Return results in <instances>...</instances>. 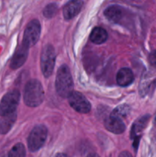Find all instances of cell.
Returning <instances> with one entry per match:
<instances>
[{"instance_id":"obj_1","label":"cell","mask_w":156,"mask_h":157,"mask_svg":"<svg viewBox=\"0 0 156 157\" xmlns=\"http://www.w3.org/2000/svg\"><path fill=\"white\" fill-rule=\"evenodd\" d=\"M44 92L39 81L32 79L26 84L24 90V101L28 107H35L43 102Z\"/></svg>"},{"instance_id":"obj_2","label":"cell","mask_w":156,"mask_h":157,"mask_svg":"<svg viewBox=\"0 0 156 157\" xmlns=\"http://www.w3.org/2000/svg\"><path fill=\"white\" fill-rule=\"evenodd\" d=\"M55 87L58 95L62 98H68L69 95L73 92V78L67 65L64 64L58 69L56 75Z\"/></svg>"},{"instance_id":"obj_3","label":"cell","mask_w":156,"mask_h":157,"mask_svg":"<svg viewBox=\"0 0 156 157\" xmlns=\"http://www.w3.org/2000/svg\"><path fill=\"white\" fill-rule=\"evenodd\" d=\"M55 59L56 55L54 47L51 44H46L41 54V69L45 78H49L53 73Z\"/></svg>"},{"instance_id":"obj_4","label":"cell","mask_w":156,"mask_h":157,"mask_svg":"<svg viewBox=\"0 0 156 157\" xmlns=\"http://www.w3.org/2000/svg\"><path fill=\"white\" fill-rule=\"evenodd\" d=\"M47 136V130L44 125H37L32 129L28 138V147L30 151H38L43 147Z\"/></svg>"},{"instance_id":"obj_5","label":"cell","mask_w":156,"mask_h":157,"mask_svg":"<svg viewBox=\"0 0 156 157\" xmlns=\"http://www.w3.org/2000/svg\"><path fill=\"white\" fill-rule=\"evenodd\" d=\"M20 93L13 90L6 94L0 101V116L9 114L16 111V107L19 103Z\"/></svg>"},{"instance_id":"obj_6","label":"cell","mask_w":156,"mask_h":157,"mask_svg":"<svg viewBox=\"0 0 156 157\" xmlns=\"http://www.w3.org/2000/svg\"><path fill=\"white\" fill-rule=\"evenodd\" d=\"M41 35V25L38 20H32L28 24L23 36V44L30 48L35 45L39 40Z\"/></svg>"},{"instance_id":"obj_7","label":"cell","mask_w":156,"mask_h":157,"mask_svg":"<svg viewBox=\"0 0 156 157\" xmlns=\"http://www.w3.org/2000/svg\"><path fill=\"white\" fill-rule=\"evenodd\" d=\"M67 98L70 107L76 111L80 113H87L90 110L91 105L90 102L80 92L73 91Z\"/></svg>"},{"instance_id":"obj_8","label":"cell","mask_w":156,"mask_h":157,"mask_svg":"<svg viewBox=\"0 0 156 157\" xmlns=\"http://www.w3.org/2000/svg\"><path fill=\"white\" fill-rule=\"evenodd\" d=\"M28 48H29L23 43L17 48L11 60V68L18 69L24 64L28 55Z\"/></svg>"},{"instance_id":"obj_9","label":"cell","mask_w":156,"mask_h":157,"mask_svg":"<svg viewBox=\"0 0 156 157\" xmlns=\"http://www.w3.org/2000/svg\"><path fill=\"white\" fill-rule=\"evenodd\" d=\"M105 127L107 130L113 133L120 134L122 133L125 130V125L122 120L115 117L110 116L105 120Z\"/></svg>"},{"instance_id":"obj_10","label":"cell","mask_w":156,"mask_h":157,"mask_svg":"<svg viewBox=\"0 0 156 157\" xmlns=\"http://www.w3.org/2000/svg\"><path fill=\"white\" fill-rule=\"evenodd\" d=\"M83 1L68 2L63 8V15L65 19H71L76 16L82 9Z\"/></svg>"},{"instance_id":"obj_11","label":"cell","mask_w":156,"mask_h":157,"mask_svg":"<svg viewBox=\"0 0 156 157\" xmlns=\"http://www.w3.org/2000/svg\"><path fill=\"white\" fill-rule=\"evenodd\" d=\"M134 81V75L131 69L123 67L118 71L116 75V82L121 87L130 85Z\"/></svg>"},{"instance_id":"obj_12","label":"cell","mask_w":156,"mask_h":157,"mask_svg":"<svg viewBox=\"0 0 156 157\" xmlns=\"http://www.w3.org/2000/svg\"><path fill=\"white\" fill-rule=\"evenodd\" d=\"M17 119V112L15 111L9 114L5 115L0 118V133L6 134L13 127Z\"/></svg>"},{"instance_id":"obj_13","label":"cell","mask_w":156,"mask_h":157,"mask_svg":"<svg viewBox=\"0 0 156 157\" xmlns=\"http://www.w3.org/2000/svg\"><path fill=\"white\" fill-rule=\"evenodd\" d=\"M90 41L95 44H100L105 42L108 38V34L105 29L100 27H96L93 29L90 35Z\"/></svg>"},{"instance_id":"obj_14","label":"cell","mask_w":156,"mask_h":157,"mask_svg":"<svg viewBox=\"0 0 156 157\" xmlns=\"http://www.w3.org/2000/svg\"><path fill=\"white\" fill-rule=\"evenodd\" d=\"M104 15L110 21L113 22H119L122 15V9L117 6H112L104 11Z\"/></svg>"},{"instance_id":"obj_15","label":"cell","mask_w":156,"mask_h":157,"mask_svg":"<svg viewBox=\"0 0 156 157\" xmlns=\"http://www.w3.org/2000/svg\"><path fill=\"white\" fill-rule=\"evenodd\" d=\"M148 120H149V115H146V116H143L142 118L138 120L134 125L132 127L131 130V137L133 139H136V136H138L139 133H140L142 130H144L147 125Z\"/></svg>"},{"instance_id":"obj_16","label":"cell","mask_w":156,"mask_h":157,"mask_svg":"<svg viewBox=\"0 0 156 157\" xmlns=\"http://www.w3.org/2000/svg\"><path fill=\"white\" fill-rule=\"evenodd\" d=\"M26 151L22 144H17L9 151L7 157H25Z\"/></svg>"},{"instance_id":"obj_17","label":"cell","mask_w":156,"mask_h":157,"mask_svg":"<svg viewBox=\"0 0 156 157\" xmlns=\"http://www.w3.org/2000/svg\"><path fill=\"white\" fill-rule=\"evenodd\" d=\"M128 112H129V107H128V106L123 104V105L119 106V107H116L115 110H113L111 114H110V116L115 117H117L122 120L124 117H125L128 115Z\"/></svg>"},{"instance_id":"obj_18","label":"cell","mask_w":156,"mask_h":157,"mask_svg":"<svg viewBox=\"0 0 156 157\" xmlns=\"http://www.w3.org/2000/svg\"><path fill=\"white\" fill-rule=\"evenodd\" d=\"M58 12V6L55 3H50L46 6L43 11V14L47 18H51L54 16Z\"/></svg>"},{"instance_id":"obj_19","label":"cell","mask_w":156,"mask_h":157,"mask_svg":"<svg viewBox=\"0 0 156 157\" xmlns=\"http://www.w3.org/2000/svg\"><path fill=\"white\" fill-rule=\"evenodd\" d=\"M148 61L153 67H156V51H154L150 54L149 57H148Z\"/></svg>"},{"instance_id":"obj_20","label":"cell","mask_w":156,"mask_h":157,"mask_svg":"<svg viewBox=\"0 0 156 157\" xmlns=\"http://www.w3.org/2000/svg\"><path fill=\"white\" fill-rule=\"evenodd\" d=\"M119 157H132V154L129 152L122 151V153H119Z\"/></svg>"},{"instance_id":"obj_21","label":"cell","mask_w":156,"mask_h":157,"mask_svg":"<svg viewBox=\"0 0 156 157\" xmlns=\"http://www.w3.org/2000/svg\"><path fill=\"white\" fill-rule=\"evenodd\" d=\"M54 157H68L67 156L66 154H64V153H58V154L55 155Z\"/></svg>"},{"instance_id":"obj_22","label":"cell","mask_w":156,"mask_h":157,"mask_svg":"<svg viewBox=\"0 0 156 157\" xmlns=\"http://www.w3.org/2000/svg\"><path fill=\"white\" fill-rule=\"evenodd\" d=\"M87 157H99V156L96 153H90L89 155H87Z\"/></svg>"}]
</instances>
